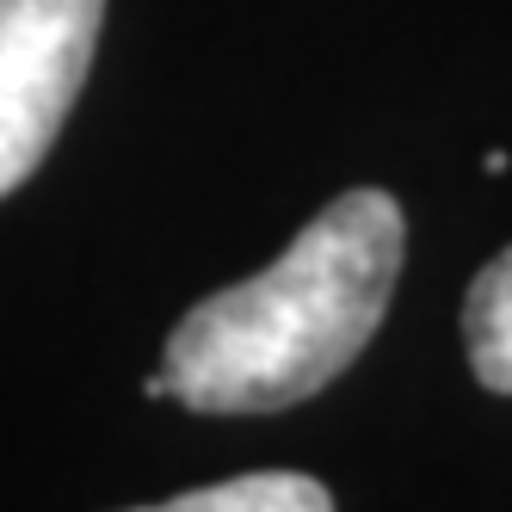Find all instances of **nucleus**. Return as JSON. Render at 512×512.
<instances>
[{
  "instance_id": "20e7f679",
  "label": "nucleus",
  "mask_w": 512,
  "mask_h": 512,
  "mask_svg": "<svg viewBox=\"0 0 512 512\" xmlns=\"http://www.w3.org/2000/svg\"><path fill=\"white\" fill-rule=\"evenodd\" d=\"M130 512H334V494H327L315 475H297V469H260V475L210 482V488H192V494H179V500L130 506Z\"/></svg>"
},
{
  "instance_id": "7ed1b4c3",
  "label": "nucleus",
  "mask_w": 512,
  "mask_h": 512,
  "mask_svg": "<svg viewBox=\"0 0 512 512\" xmlns=\"http://www.w3.org/2000/svg\"><path fill=\"white\" fill-rule=\"evenodd\" d=\"M463 346L469 371L482 377V389L512 395V247L475 272L463 297Z\"/></svg>"
},
{
  "instance_id": "39448f33",
  "label": "nucleus",
  "mask_w": 512,
  "mask_h": 512,
  "mask_svg": "<svg viewBox=\"0 0 512 512\" xmlns=\"http://www.w3.org/2000/svg\"><path fill=\"white\" fill-rule=\"evenodd\" d=\"M142 395H149V401H167V395H173V383H167V371H155L149 383H142Z\"/></svg>"
},
{
  "instance_id": "f257e3e1",
  "label": "nucleus",
  "mask_w": 512,
  "mask_h": 512,
  "mask_svg": "<svg viewBox=\"0 0 512 512\" xmlns=\"http://www.w3.org/2000/svg\"><path fill=\"white\" fill-rule=\"evenodd\" d=\"M408 253L401 204L340 192L266 272L192 303L161 371L192 414H278L321 395L371 346Z\"/></svg>"
},
{
  "instance_id": "f03ea898",
  "label": "nucleus",
  "mask_w": 512,
  "mask_h": 512,
  "mask_svg": "<svg viewBox=\"0 0 512 512\" xmlns=\"http://www.w3.org/2000/svg\"><path fill=\"white\" fill-rule=\"evenodd\" d=\"M105 0H0V198L44 167L87 87Z\"/></svg>"
}]
</instances>
